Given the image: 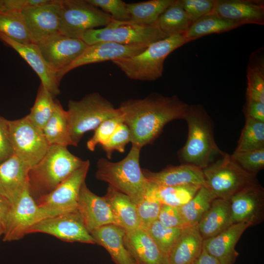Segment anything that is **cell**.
<instances>
[{
  "label": "cell",
  "mask_w": 264,
  "mask_h": 264,
  "mask_svg": "<svg viewBox=\"0 0 264 264\" xmlns=\"http://www.w3.org/2000/svg\"><path fill=\"white\" fill-rule=\"evenodd\" d=\"M2 8V0H0V11L1 10Z\"/></svg>",
  "instance_id": "obj_53"
},
{
  "label": "cell",
  "mask_w": 264,
  "mask_h": 264,
  "mask_svg": "<svg viewBox=\"0 0 264 264\" xmlns=\"http://www.w3.org/2000/svg\"><path fill=\"white\" fill-rule=\"evenodd\" d=\"M233 223L244 222L251 226L264 218V189L259 183L246 187L228 200Z\"/></svg>",
  "instance_id": "obj_16"
},
{
  "label": "cell",
  "mask_w": 264,
  "mask_h": 264,
  "mask_svg": "<svg viewBox=\"0 0 264 264\" xmlns=\"http://www.w3.org/2000/svg\"><path fill=\"white\" fill-rule=\"evenodd\" d=\"M230 156L242 169L255 176L264 168V148L247 152H234Z\"/></svg>",
  "instance_id": "obj_41"
},
{
  "label": "cell",
  "mask_w": 264,
  "mask_h": 264,
  "mask_svg": "<svg viewBox=\"0 0 264 264\" xmlns=\"http://www.w3.org/2000/svg\"><path fill=\"white\" fill-rule=\"evenodd\" d=\"M233 223L229 201L216 198L197 225L204 240L216 236Z\"/></svg>",
  "instance_id": "obj_28"
},
{
  "label": "cell",
  "mask_w": 264,
  "mask_h": 264,
  "mask_svg": "<svg viewBox=\"0 0 264 264\" xmlns=\"http://www.w3.org/2000/svg\"><path fill=\"white\" fill-rule=\"evenodd\" d=\"M192 264H220L214 257L209 254L202 248L200 255L195 260Z\"/></svg>",
  "instance_id": "obj_50"
},
{
  "label": "cell",
  "mask_w": 264,
  "mask_h": 264,
  "mask_svg": "<svg viewBox=\"0 0 264 264\" xmlns=\"http://www.w3.org/2000/svg\"><path fill=\"white\" fill-rule=\"evenodd\" d=\"M124 122L122 114L104 121L94 130L93 136L87 143V147L93 152L96 147L104 145L113 133L117 127Z\"/></svg>",
  "instance_id": "obj_42"
},
{
  "label": "cell",
  "mask_w": 264,
  "mask_h": 264,
  "mask_svg": "<svg viewBox=\"0 0 264 264\" xmlns=\"http://www.w3.org/2000/svg\"><path fill=\"white\" fill-rule=\"evenodd\" d=\"M89 166V160H85L82 166L53 191L36 200L38 205L61 213L77 209L80 190L85 182Z\"/></svg>",
  "instance_id": "obj_14"
},
{
  "label": "cell",
  "mask_w": 264,
  "mask_h": 264,
  "mask_svg": "<svg viewBox=\"0 0 264 264\" xmlns=\"http://www.w3.org/2000/svg\"><path fill=\"white\" fill-rule=\"evenodd\" d=\"M85 160L71 154L67 147L50 145L28 174V188L35 200L47 195L82 166Z\"/></svg>",
  "instance_id": "obj_4"
},
{
  "label": "cell",
  "mask_w": 264,
  "mask_h": 264,
  "mask_svg": "<svg viewBox=\"0 0 264 264\" xmlns=\"http://www.w3.org/2000/svg\"><path fill=\"white\" fill-rule=\"evenodd\" d=\"M250 226L244 222L234 223L216 236L204 240L203 248L220 264H233L239 255L235 250L236 245Z\"/></svg>",
  "instance_id": "obj_22"
},
{
  "label": "cell",
  "mask_w": 264,
  "mask_h": 264,
  "mask_svg": "<svg viewBox=\"0 0 264 264\" xmlns=\"http://www.w3.org/2000/svg\"><path fill=\"white\" fill-rule=\"evenodd\" d=\"M173 0H150L127 3L130 21L144 25L154 24Z\"/></svg>",
  "instance_id": "obj_32"
},
{
  "label": "cell",
  "mask_w": 264,
  "mask_h": 264,
  "mask_svg": "<svg viewBox=\"0 0 264 264\" xmlns=\"http://www.w3.org/2000/svg\"><path fill=\"white\" fill-rule=\"evenodd\" d=\"M126 231L114 224H107L90 232L97 244L104 247L115 264H136L124 241Z\"/></svg>",
  "instance_id": "obj_25"
},
{
  "label": "cell",
  "mask_w": 264,
  "mask_h": 264,
  "mask_svg": "<svg viewBox=\"0 0 264 264\" xmlns=\"http://www.w3.org/2000/svg\"><path fill=\"white\" fill-rule=\"evenodd\" d=\"M30 169L14 154L0 162V195L10 206L16 202L25 188Z\"/></svg>",
  "instance_id": "obj_18"
},
{
  "label": "cell",
  "mask_w": 264,
  "mask_h": 264,
  "mask_svg": "<svg viewBox=\"0 0 264 264\" xmlns=\"http://www.w3.org/2000/svg\"><path fill=\"white\" fill-rule=\"evenodd\" d=\"M216 198L207 187H200L192 199L178 208L186 224L188 226L198 224Z\"/></svg>",
  "instance_id": "obj_34"
},
{
  "label": "cell",
  "mask_w": 264,
  "mask_h": 264,
  "mask_svg": "<svg viewBox=\"0 0 264 264\" xmlns=\"http://www.w3.org/2000/svg\"><path fill=\"white\" fill-rule=\"evenodd\" d=\"M213 14L241 25L264 24V1L216 0Z\"/></svg>",
  "instance_id": "obj_21"
},
{
  "label": "cell",
  "mask_w": 264,
  "mask_h": 264,
  "mask_svg": "<svg viewBox=\"0 0 264 264\" xmlns=\"http://www.w3.org/2000/svg\"><path fill=\"white\" fill-rule=\"evenodd\" d=\"M241 26L212 13L192 23L184 34L190 42L206 35L225 32Z\"/></svg>",
  "instance_id": "obj_33"
},
{
  "label": "cell",
  "mask_w": 264,
  "mask_h": 264,
  "mask_svg": "<svg viewBox=\"0 0 264 264\" xmlns=\"http://www.w3.org/2000/svg\"><path fill=\"white\" fill-rule=\"evenodd\" d=\"M165 38L166 37L160 30L156 23L144 25L130 21L112 20L105 27L86 31L80 39L88 45L101 42L149 45Z\"/></svg>",
  "instance_id": "obj_8"
},
{
  "label": "cell",
  "mask_w": 264,
  "mask_h": 264,
  "mask_svg": "<svg viewBox=\"0 0 264 264\" xmlns=\"http://www.w3.org/2000/svg\"><path fill=\"white\" fill-rule=\"evenodd\" d=\"M36 233L50 235L67 242L97 244L77 209L43 220L27 231V234Z\"/></svg>",
  "instance_id": "obj_12"
},
{
  "label": "cell",
  "mask_w": 264,
  "mask_h": 264,
  "mask_svg": "<svg viewBox=\"0 0 264 264\" xmlns=\"http://www.w3.org/2000/svg\"><path fill=\"white\" fill-rule=\"evenodd\" d=\"M104 197L110 205L115 225L126 232L139 228L137 206L129 197L110 185Z\"/></svg>",
  "instance_id": "obj_27"
},
{
  "label": "cell",
  "mask_w": 264,
  "mask_h": 264,
  "mask_svg": "<svg viewBox=\"0 0 264 264\" xmlns=\"http://www.w3.org/2000/svg\"><path fill=\"white\" fill-rule=\"evenodd\" d=\"M202 171L205 187L217 198L228 200L243 188L259 183L255 176L242 169L226 153Z\"/></svg>",
  "instance_id": "obj_7"
},
{
  "label": "cell",
  "mask_w": 264,
  "mask_h": 264,
  "mask_svg": "<svg viewBox=\"0 0 264 264\" xmlns=\"http://www.w3.org/2000/svg\"><path fill=\"white\" fill-rule=\"evenodd\" d=\"M188 42L184 33L173 35L151 44L136 55L112 62L131 79L155 81L162 76L168 56Z\"/></svg>",
  "instance_id": "obj_5"
},
{
  "label": "cell",
  "mask_w": 264,
  "mask_h": 264,
  "mask_svg": "<svg viewBox=\"0 0 264 264\" xmlns=\"http://www.w3.org/2000/svg\"><path fill=\"white\" fill-rule=\"evenodd\" d=\"M66 110L71 138L76 146L84 134L95 130L104 121L122 114L109 100L97 92L81 100H69Z\"/></svg>",
  "instance_id": "obj_6"
},
{
  "label": "cell",
  "mask_w": 264,
  "mask_h": 264,
  "mask_svg": "<svg viewBox=\"0 0 264 264\" xmlns=\"http://www.w3.org/2000/svg\"><path fill=\"white\" fill-rule=\"evenodd\" d=\"M0 33L22 44L33 43L21 11H0Z\"/></svg>",
  "instance_id": "obj_35"
},
{
  "label": "cell",
  "mask_w": 264,
  "mask_h": 264,
  "mask_svg": "<svg viewBox=\"0 0 264 264\" xmlns=\"http://www.w3.org/2000/svg\"><path fill=\"white\" fill-rule=\"evenodd\" d=\"M149 45L123 44L112 42H101L88 45L84 52L72 64L56 75L60 83L63 76L79 66L132 57L142 52Z\"/></svg>",
  "instance_id": "obj_15"
},
{
  "label": "cell",
  "mask_w": 264,
  "mask_h": 264,
  "mask_svg": "<svg viewBox=\"0 0 264 264\" xmlns=\"http://www.w3.org/2000/svg\"><path fill=\"white\" fill-rule=\"evenodd\" d=\"M56 102L54 96L41 84L34 104L26 116L34 125L43 130L54 112Z\"/></svg>",
  "instance_id": "obj_37"
},
{
  "label": "cell",
  "mask_w": 264,
  "mask_h": 264,
  "mask_svg": "<svg viewBox=\"0 0 264 264\" xmlns=\"http://www.w3.org/2000/svg\"><path fill=\"white\" fill-rule=\"evenodd\" d=\"M142 172L150 184L157 186L183 185L205 186L202 170L190 164L170 165L158 172L142 169Z\"/></svg>",
  "instance_id": "obj_23"
},
{
  "label": "cell",
  "mask_w": 264,
  "mask_h": 264,
  "mask_svg": "<svg viewBox=\"0 0 264 264\" xmlns=\"http://www.w3.org/2000/svg\"><path fill=\"white\" fill-rule=\"evenodd\" d=\"M43 132L49 145L76 146L70 136L66 110L57 100L54 112Z\"/></svg>",
  "instance_id": "obj_29"
},
{
  "label": "cell",
  "mask_w": 264,
  "mask_h": 264,
  "mask_svg": "<svg viewBox=\"0 0 264 264\" xmlns=\"http://www.w3.org/2000/svg\"><path fill=\"white\" fill-rule=\"evenodd\" d=\"M10 204L0 195V216L2 221L10 208Z\"/></svg>",
  "instance_id": "obj_51"
},
{
  "label": "cell",
  "mask_w": 264,
  "mask_h": 264,
  "mask_svg": "<svg viewBox=\"0 0 264 264\" xmlns=\"http://www.w3.org/2000/svg\"><path fill=\"white\" fill-rule=\"evenodd\" d=\"M156 23L166 37L185 33L192 24L180 0H173L159 16Z\"/></svg>",
  "instance_id": "obj_31"
},
{
  "label": "cell",
  "mask_w": 264,
  "mask_h": 264,
  "mask_svg": "<svg viewBox=\"0 0 264 264\" xmlns=\"http://www.w3.org/2000/svg\"><path fill=\"white\" fill-rule=\"evenodd\" d=\"M8 121L0 116V162L13 154L9 139Z\"/></svg>",
  "instance_id": "obj_47"
},
{
  "label": "cell",
  "mask_w": 264,
  "mask_h": 264,
  "mask_svg": "<svg viewBox=\"0 0 264 264\" xmlns=\"http://www.w3.org/2000/svg\"><path fill=\"white\" fill-rule=\"evenodd\" d=\"M184 120L188 127V136L184 145L178 152V158L181 164L203 170L225 152L215 142L213 121L202 105H189Z\"/></svg>",
  "instance_id": "obj_2"
},
{
  "label": "cell",
  "mask_w": 264,
  "mask_h": 264,
  "mask_svg": "<svg viewBox=\"0 0 264 264\" xmlns=\"http://www.w3.org/2000/svg\"><path fill=\"white\" fill-rule=\"evenodd\" d=\"M62 213L38 205L29 192L27 182L21 196L10 206L2 220V240L5 242L18 241L38 222Z\"/></svg>",
  "instance_id": "obj_9"
},
{
  "label": "cell",
  "mask_w": 264,
  "mask_h": 264,
  "mask_svg": "<svg viewBox=\"0 0 264 264\" xmlns=\"http://www.w3.org/2000/svg\"><path fill=\"white\" fill-rule=\"evenodd\" d=\"M189 106L176 95L153 92L142 99L125 100L118 108L130 131L132 145L141 149L152 144L169 122L184 120Z\"/></svg>",
  "instance_id": "obj_1"
},
{
  "label": "cell",
  "mask_w": 264,
  "mask_h": 264,
  "mask_svg": "<svg viewBox=\"0 0 264 264\" xmlns=\"http://www.w3.org/2000/svg\"><path fill=\"white\" fill-rule=\"evenodd\" d=\"M8 124L13 154L31 168L41 160L50 146L43 130L31 122L26 116L9 120Z\"/></svg>",
  "instance_id": "obj_11"
},
{
  "label": "cell",
  "mask_w": 264,
  "mask_h": 264,
  "mask_svg": "<svg viewBox=\"0 0 264 264\" xmlns=\"http://www.w3.org/2000/svg\"><path fill=\"white\" fill-rule=\"evenodd\" d=\"M112 20L87 0H61L59 32L66 37L80 39L86 31L105 27Z\"/></svg>",
  "instance_id": "obj_10"
},
{
  "label": "cell",
  "mask_w": 264,
  "mask_h": 264,
  "mask_svg": "<svg viewBox=\"0 0 264 264\" xmlns=\"http://www.w3.org/2000/svg\"><path fill=\"white\" fill-rule=\"evenodd\" d=\"M192 23L213 13L216 0H180Z\"/></svg>",
  "instance_id": "obj_44"
},
{
  "label": "cell",
  "mask_w": 264,
  "mask_h": 264,
  "mask_svg": "<svg viewBox=\"0 0 264 264\" xmlns=\"http://www.w3.org/2000/svg\"><path fill=\"white\" fill-rule=\"evenodd\" d=\"M77 209L90 233L101 226L114 224L110 205L105 197H99L92 193L85 182L80 190Z\"/></svg>",
  "instance_id": "obj_19"
},
{
  "label": "cell",
  "mask_w": 264,
  "mask_h": 264,
  "mask_svg": "<svg viewBox=\"0 0 264 264\" xmlns=\"http://www.w3.org/2000/svg\"><path fill=\"white\" fill-rule=\"evenodd\" d=\"M182 229L165 227L156 220L150 224L145 230L160 249L168 256L171 248L178 238Z\"/></svg>",
  "instance_id": "obj_39"
},
{
  "label": "cell",
  "mask_w": 264,
  "mask_h": 264,
  "mask_svg": "<svg viewBox=\"0 0 264 264\" xmlns=\"http://www.w3.org/2000/svg\"><path fill=\"white\" fill-rule=\"evenodd\" d=\"M36 44L56 75L76 60L88 46L80 39L69 38L61 33L48 37Z\"/></svg>",
  "instance_id": "obj_13"
},
{
  "label": "cell",
  "mask_w": 264,
  "mask_h": 264,
  "mask_svg": "<svg viewBox=\"0 0 264 264\" xmlns=\"http://www.w3.org/2000/svg\"><path fill=\"white\" fill-rule=\"evenodd\" d=\"M203 242L197 224L183 229L168 253L170 264H192L202 251Z\"/></svg>",
  "instance_id": "obj_26"
},
{
  "label": "cell",
  "mask_w": 264,
  "mask_h": 264,
  "mask_svg": "<svg viewBox=\"0 0 264 264\" xmlns=\"http://www.w3.org/2000/svg\"><path fill=\"white\" fill-rule=\"evenodd\" d=\"M264 148V122L245 118L244 126L234 152H243Z\"/></svg>",
  "instance_id": "obj_38"
},
{
  "label": "cell",
  "mask_w": 264,
  "mask_h": 264,
  "mask_svg": "<svg viewBox=\"0 0 264 264\" xmlns=\"http://www.w3.org/2000/svg\"><path fill=\"white\" fill-rule=\"evenodd\" d=\"M200 187L196 185L157 186L151 184L150 190L162 204L179 208L192 199Z\"/></svg>",
  "instance_id": "obj_36"
},
{
  "label": "cell",
  "mask_w": 264,
  "mask_h": 264,
  "mask_svg": "<svg viewBox=\"0 0 264 264\" xmlns=\"http://www.w3.org/2000/svg\"><path fill=\"white\" fill-rule=\"evenodd\" d=\"M246 100L264 103V56L263 47L251 54L246 67Z\"/></svg>",
  "instance_id": "obj_30"
},
{
  "label": "cell",
  "mask_w": 264,
  "mask_h": 264,
  "mask_svg": "<svg viewBox=\"0 0 264 264\" xmlns=\"http://www.w3.org/2000/svg\"><path fill=\"white\" fill-rule=\"evenodd\" d=\"M50 0H2V8L0 11L24 10L48 2Z\"/></svg>",
  "instance_id": "obj_48"
},
{
  "label": "cell",
  "mask_w": 264,
  "mask_h": 264,
  "mask_svg": "<svg viewBox=\"0 0 264 264\" xmlns=\"http://www.w3.org/2000/svg\"><path fill=\"white\" fill-rule=\"evenodd\" d=\"M243 111L245 118L264 122V103L246 100Z\"/></svg>",
  "instance_id": "obj_49"
},
{
  "label": "cell",
  "mask_w": 264,
  "mask_h": 264,
  "mask_svg": "<svg viewBox=\"0 0 264 264\" xmlns=\"http://www.w3.org/2000/svg\"><path fill=\"white\" fill-rule=\"evenodd\" d=\"M124 244L136 264H170L168 256L140 228L126 232Z\"/></svg>",
  "instance_id": "obj_24"
},
{
  "label": "cell",
  "mask_w": 264,
  "mask_h": 264,
  "mask_svg": "<svg viewBox=\"0 0 264 264\" xmlns=\"http://www.w3.org/2000/svg\"><path fill=\"white\" fill-rule=\"evenodd\" d=\"M161 204L150 188L143 199L136 205L139 228L146 230L157 220Z\"/></svg>",
  "instance_id": "obj_40"
},
{
  "label": "cell",
  "mask_w": 264,
  "mask_h": 264,
  "mask_svg": "<svg viewBox=\"0 0 264 264\" xmlns=\"http://www.w3.org/2000/svg\"><path fill=\"white\" fill-rule=\"evenodd\" d=\"M131 142L130 131L124 123L120 124L108 140L102 146L108 159L111 158L115 151L124 153L126 145Z\"/></svg>",
  "instance_id": "obj_43"
},
{
  "label": "cell",
  "mask_w": 264,
  "mask_h": 264,
  "mask_svg": "<svg viewBox=\"0 0 264 264\" xmlns=\"http://www.w3.org/2000/svg\"><path fill=\"white\" fill-rule=\"evenodd\" d=\"M163 226L184 229L189 227L184 220L178 208L162 204L157 220Z\"/></svg>",
  "instance_id": "obj_46"
},
{
  "label": "cell",
  "mask_w": 264,
  "mask_h": 264,
  "mask_svg": "<svg viewBox=\"0 0 264 264\" xmlns=\"http://www.w3.org/2000/svg\"><path fill=\"white\" fill-rule=\"evenodd\" d=\"M141 149L132 145L126 156L118 162L99 158L95 173L97 179L108 183L109 185L127 195L136 205L143 199L151 187L140 167Z\"/></svg>",
  "instance_id": "obj_3"
},
{
  "label": "cell",
  "mask_w": 264,
  "mask_h": 264,
  "mask_svg": "<svg viewBox=\"0 0 264 264\" xmlns=\"http://www.w3.org/2000/svg\"><path fill=\"white\" fill-rule=\"evenodd\" d=\"M92 5L109 14L113 20L128 21L127 3L121 0H87Z\"/></svg>",
  "instance_id": "obj_45"
},
{
  "label": "cell",
  "mask_w": 264,
  "mask_h": 264,
  "mask_svg": "<svg viewBox=\"0 0 264 264\" xmlns=\"http://www.w3.org/2000/svg\"><path fill=\"white\" fill-rule=\"evenodd\" d=\"M61 0L21 11L33 43L37 44L59 32Z\"/></svg>",
  "instance_id": "obj_17"
},
{
  "label": "cell",
  "mask_w": 264,
  "mask_h": 264,
  "mask_svg": "<svg viewBox=\"0 0 264 264\" xmlns=\"http://www.w3.org/2000/svg\"><path fill=\"white\" fill-rule=\"evenodd\" d=\"M3 235V225L1 217L0 216V238Z\"/></svg>",
  "instance_id": "obj_52"
},
{
  "label": "cell",
  "mask_w": 264,
  "mask_h": 264,
  "mask_svg": "<svg viewBox=\"0 0 264 264\" xmlns=\"http://www.w3.org/2000/svg\"><path fill=\"white\" fill-rule=\"evenodd\" d=\"M0 40L14 49L32 67L41 84L54 96L60 93L56 73L42 55L36 44H22L0 33Z\"/></svg>",
  "instance_id": "obj_20"
}]
</instances>
